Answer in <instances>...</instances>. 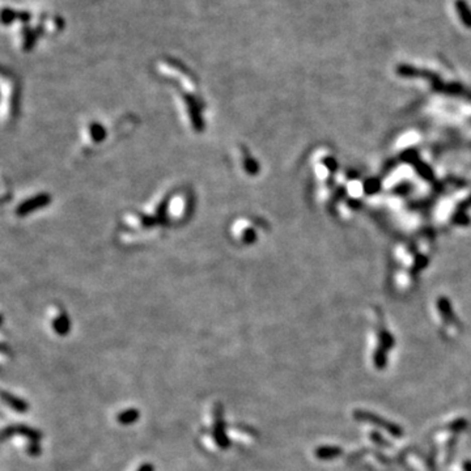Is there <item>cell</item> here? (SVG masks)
Returning <instances> with one entry per match:
<instances>
[{
    "instance_id": "cell-1",
    "label": "cell",
    "mask_w": 471,
    "mask_h": 471,
    "mask_svg": "<svg viewBox=\"0 0 471 471\" xmlns=\"http://www.w3.org/2000/svg\"><path fill=\"white\" fill-rule=\"evenodd\" d=\"M190 198H187L186 194H178L170 199L169 211L168 215L174 219V221H178L182 217H186L187 212L190 211Z\"/></svg>"
},
{
    "instance_id": "cell-2",
    "label": "cell",
    "mask_w": 471,
    "mask_h": 471,
    "mask_svg": "<svg viewBox=\"0 0 471 471\" xmlns=\"http://www.w3.org/2000/svg\"><path fill=\"white\" fill-rule=\"evenodd\" d=\"M455 8H457V12L459 17H461L462 23L466 26H468V28H471V11L467 7V4L464 3L463 0H457Z\"/></svg>"
}]
</instances>
